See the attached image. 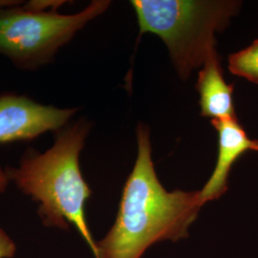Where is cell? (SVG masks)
Returning <instances> with one entry per match:
<instances>
[{
  "label": "cell",
  "instance_id": "1",
  "mask_svg": "<svg viewBox=\"0 0 258 258\" xmlns=\"http://www.w3.org/2000/svg\"><path fill=\"white\" fill-rule=\"evenodd\" d=\"M137 142V159L123 186L116 221L97 242L99 258H141L158 242L187 237L204 206L200 190L169 192L160 183L148 126L139 124Z\"/></svg>",
  "mask_w": 258,
  "mask_h": 258
},
{
  "label": "cell",
  "instance_id": "2",
  "mask_svg": "<svg viewBox=\"0 0 258 258\" xmlns=\"http://www.w3.org/2000/svg\"><path fill=\"white\" fill-rule=\"evenodd\" d=\"M89 129L83 120L61 129L44 153L29 150L19 167L6 169L10 181L39 203L38 214L47 227L67 230L66 216L85 209L92 194L79 163Z\"/></svg>",
  "mask_w": 258,
  "mask_h": 258
},
{
  "label": "cell",
  "instance_id": "3",
  "mask_svg": "<svg viewBox=\"0 0 258 258\" xmlns=\"http://www.w3.org/2000/svg\"><path fill=\"white\" fill-rule=\"evenodd\" d=\"M140 35L166 43L176 71L186 80L216 51L215 36L239 12L241 2L225 0H133Z\"/></svg>",
  "mask_w": 258,
  "mask_h": 258
},
{
  "label": "cell",
  "instance_id": "4",
  "mask_svg": "<svg viewBox=\"0 0 258 258\" xmlns=\"http://www.w3.org/2000/svg\"><path fill=\"white\" fill-rule=\"evenodd\" d=\"M107 0H94L75 15H59L56 10L23 8L0 9V54L22 68L45 64L89 21L110 5Z\"/></svg>",
  "mask_w": 258,
  "mask_h": 258
},
{
  "label": "cell",
  "instance_id": "5",
  "mask_svg": "<svg viewBox=\"0 0 258 258\" xmlns=\"http://www.w3.org/2000/svg\"><path fill=\"white\" fill-rule=\"evenodd\" d=\"M76 109L43 105L23 96L0 97V144L37 138L47 131H58Z\"/></svg>",
  "mask_w": 258,
  "mask_h": 258
},
{
  "label": "cell",
  "instance_id": "6",
  "mask_svg": "<svg viewBox=\"0 0 258 258\" xmlns=\"http://www.w3.org/2000/svg\"><path fill=\"white\" fill-rule=\"evenodd\" d=\"M211 121L218 135V157L212 176L200 190L204 205L227 191L231 168L240 157L247 151H258V140L249 138L237 118Z\"/></svg>",
  "mask_w": 258,
  "mask_h": 258
},
{
  "label": "cell",
  "instance_id": "7",
  "mask_svg": "<svg viewBox=\"0 0 258 258\" xmlns=\"http://www.w3.org/2000/svg\"><path fill=\"white\" fill-rule=\"evenodd\" d=\"M196 89L200 96L203 117L212 120L237 118L233 104V85L226 83L216 51L202 66Z\"/></svg>",
  "mask_w": 258,
  "mask_h": 258
},
{
  "label": "cell",
  "instance_id": "8",
  "mask_svg": "<svg viewBox=\"0 0 258 258\" xmlns=\"http://www.w3.org/2000/svg\"><path fill=\"white\" fill-rule=\"evenodd\" d=\"M229 70L235 76L258 83V39L229 56Z\"/></svg>",
  "mask_w": 258,
  "mask_h": 258
},
{
  "label": "cell",
  "instance_id": "9",
  "mask_svg": "<svg viewBox=\"0 0 258 258\" xmlns=\"http://www.w3.org/2000/svg\"><path fill=\"white\" fill-rule=\"evenodd\" d=\"M17 247L9 235L0 228V258H12L16 254Z\"/></svg>",
  "mask_w": 258,
  "mask_h": 258
},
{
  "label": "cell",
  "instance_id": "10",
  "mask_svg": "<svg viewBox=\"0 0 258 258\" xmlns=\"http://www.w3.org/2000/svg\"><path fill=\"white\" fill-rule=\"evenodd\" d=\"M9 177L7 175L6 170H3L0 167V192H3L9 183Z\"/></svg>",
  "mask_w": 258,
  "mask_h": 258
}]
</instances>
